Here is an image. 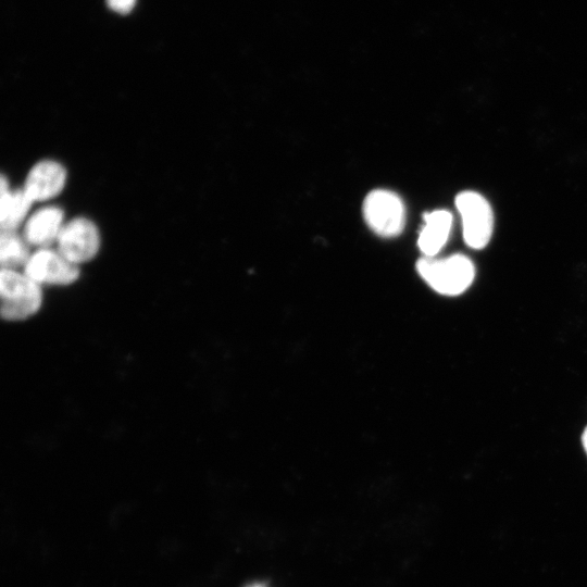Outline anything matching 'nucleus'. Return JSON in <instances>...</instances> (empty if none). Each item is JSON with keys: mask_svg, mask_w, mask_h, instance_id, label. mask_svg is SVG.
Returning a JSON list of instances; mask_svg holds the SVG:
<instances>
[{"mask_svg": "<svg viewBox=\"0 0 587 587\" xmlns=\"http://www.w3.org/2000/svg\"><path fill=\"white\" fill-rule=\"evenodd\" d=\"M1 316L8 322H20L35 315L43 301L42 286L23 271L1 268Z\"/></svg>", "mask_w": 587, "mask_h": 587, "instance_id": "nucleus-1", "label": "nucleus"}, {"mask_svg": "<svg viewBox=\"0 0 587 587\" xmlns=\"http://www.w3.org/2000/svg\"><path fill=\"white\" fill-rule=\"evenodd\" d=\"M416 268L421 277L437 292L457 296L466 290L475 276L473 262L463 254L446 259L425 257L419 260Z\"/></svg>", "mask_w": 587, "mask_h": 587, "instance_id": "nucleus-2", "label": "nucleus"}, {"mask_svg": "<svg viewBox=\"0 0 587 587\" xmlns=\"http://www.w3.org/2000/svg\"><path fill=\"white\" fill-rule=\"evenodd\" d=\"M101 233L97 223L78 215L66 220L55 242V248L76 265L93 260L101 249Z\"/></svg>", "mask_w": 587, "mask_h": 587, "instance_id": "nucleus-3", "label": "nucleus"}, {"mask_svg": "<svg viewBox=\"0 0 587 587\" xmlns=\"http://www.w3.org/2000/svg\"><path fill=\"white\" fill-rule=\"evenodd\" d=\"M367 226L380 237L398 236L405 224V208L401 198L387 189L372 190L363 202Z\"/></svg>", "mask_w": 587, "mask_h": 587, "instance_id": "nucleus-4", "label": "nucleus"}, {"mask_svg": "<svg viewBox=\"0 0 587 587\" xmlns=\"http://www.w3.org/2000/svg\"><path fill=\"white\" fill-rule=\"evenodd\" d=\"M455 207L462 220L465 243L473 249L484 248L494 230V213L489 202L480 193L465 190L457 196Z\"/></svg>", "mask_w": 587, "mask_h": 587, "instance_id": "nucleus-5", "label": "nucleus"}, {"mask_svg": "<svg viewBox=\"0 0 587 587\" xmlns=\"http://www.w3.org/2000/svg\"><path fill=\"white\" fill-rule=\"evenodd\" d=\"M22 271L40 286H70L80 276L79 266L52 247L32 251Z\"/></svg>", "mask_w": 587, "mask_h": 587, "instance_id": "nucleus-6", "label": "nucleus"}, {"mask_svg": "<svg viewBox=\"0 0 587 587\" xmlns=\"http://www.w3.org/2000/svg\"><path fill=\"white\" fill-rule=\"evenodd\" d=\"M67 177V168L62 162L45 158L30 166L22 187L34 203L48 202L62 193Z\"/></svg>", "mask_w": 587, "mask_h": 587, "instance_id": "nucleus-7", "label": "nucleus"}, {"mask_svg": "<svg viewBox=\"0 0 587 587\" xmlns=\"http://www.w3.org/2000/svg\"><path fill=\"white\" fill-rule=\"evenodd\" d=\"M65 212L57 204H45L33 211L23 225L22 235L35 249L52 247L65 224Z\"/></svg>", "mask_w": 587, "mask_h": 587, "instance_id": "nucleus-8", "label": "nucleus"}, {"mask_svg": "<svg viewBox=\"0 0 587 587\" xmlns=\"http://www.w3.org/2000/svg\"><path fill=\"white\" fill-rule=\"evenodd\" d=\"M34 202L23 187L11 188L4 174L0 178V228L18 230L24 225Z\"/></svg>", "mask_w": 587, "mask_h": 587, "instance_id": "nucleus-9", "label": "nucleus"}, {"mask_svg": "<svg viewBox=\"0 0 587 587\" xmlns=\"http://www.w3.org/2000/svg\"><path fill=\"white\" fill-rule=\"evenodd\" d=\"M452 226L451 213L435 210L424 214V226L419 235L417 245L425 257H434L447 242Z\"/></svg>", "mask_w": 587, "mask_h": 587, "instance_id": "nucleus-10", "label": "nucleus"}, {"mask_svg": "<svg viewBox=\"0 0 587 587\" xmlns=\"http://www.w3.org/2000/svg\"><path fill=\"white\" fill-rule=\"evenodd\" d=\"M28 242L18 230H1L0 263L1 268H23L32 250Z\"/></svg>", "mask_w": 587, "mask_h": 587, "instance_id": "nucleus-11", "label": "nucleus"}, {"mask_svg": "<svg viewBox=\"0 0 587 587\" xmlns=\"http://www.w3.org/2000/svg\"><path fill=\"white\" fill-rule=\"evenodd\" d=\"M107 3L114 12L125 14L133 10L136 0H107Z\"/></svg>", "mask_w": 587, "mask_h": 587, "instance_id": "nucleus-12", "label": "nucleus"}, {"mask_svg": "<svg viewBox=\"0 0 587 587\" xmlns=\"http://www.w3.org/2000/svg\"><path fill=\"white\" fill-rule=\"evenodd\" d=\"M582 442L584 446V449L587 453V427L584 429L583 436H582Z\"/></svg>", "mask_w": 587, "mask_h": 587, "instance_id": "nucleus-13", "label": "nucleus"}, {"mask_svg": "<svg viewBox=\"0 0 587 587\" xmlns=\"http://www.w3.org/2000/svg\"><path fill=\"white\" fill-rule=\"evenodd\" d=\"M248 587H265V586L261 585V584H257V585H251V586H248Z\"/></svg>", "mask_w": 587, "mask_h": 587, "instance_id": "nucleus-14", "label": "nucleus"}]
</instances>
